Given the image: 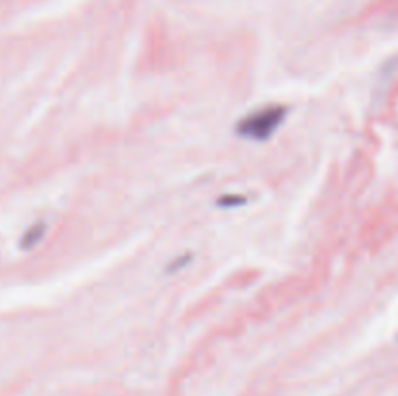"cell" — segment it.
<instances>
[{
	"label": "cell",
	"mask_w": 398,
	"mask_h": 396,
	"mask_svg": "<svg viewBox=\"0 0 398 396\" xmlns=\"http://www.w3.org/2000/svg\"><path fill=\"white\" fill-rule=\"evenodd\" d=\"M285 115H288V107H284V105L272 104L258 107V109L239 119L235 132H238L239 138H245V140H270L274 136V132L284 123Z\"/></svg>",
	"instance_id": "cell-1"
},
{
	"label": "cell",
	"mask_w": 398,
	"mask_h": 396,
	"mask_svg": "<svg viewBox=\"0 0 398 396\" xmlns=\"http://www.w3.org/2000/svg\"><path fill=\"white\" fill-rule=\"evenodd\" d=\"M43 236H45V224L43 222H38V224H33V226L29 227L28 231L24 233V237H22V241H19V247L22 249H33V247L38 245L39 241L43 239Z\"/></svg>",
	"instance_id": "cell-2"
},
{
	"label": "cell",
	"mask_w": 398,
	"mask_h": 396,
	"mask_svg": "<svg viewBox=\"0 0 398 396\" xmlns=\"http://www.w3.org/2000/svg\"><path fill=\"white\" fill-rule=\"evenodd\" d=\"M247 198L241 197V195H226V197H222L218 200V204L222 208H231V206H241V204H245Z\"/></svg>",
	"instance_id": "cell-3"
},
{
	"label": "cell",
	"mask_w": 398,
	"mask_h": 396,
	"mask_svg": "<svg viewBox=\"0 0 398 396\" xmlns=\"http://www.w3.org/2000/svg\"><path fill=\"white\" fill-rule=\"evenodd\" d=\"M189 258L190 256H179V258H175L177 264H169V266H167V272H177L179 268H183L185 264L189 263Z\"/></svg>",
	"instance_id": "cell-4"
}]
</instances>
